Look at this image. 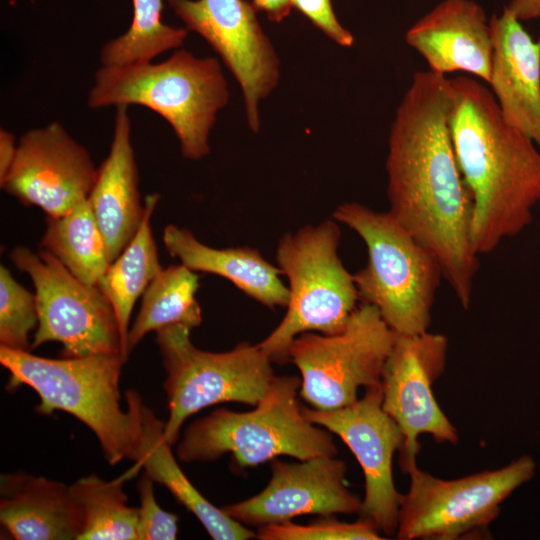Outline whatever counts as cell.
<instances>
[{"label": "cell", "mask_w": 540, "mask_h": 540, "mask_svg": "<svg viewBox=\"0 0 540 540\" xmlns=\"http://www.w3.org/2000/svg\"><path fill=\"white\" fill-rule=\"evenodd\" d=\"M451 79L416 72L388 138L389 213L438 261L464 309L471 303L478 254L471 240L473 199L450 131Z\"/></svg>", "instance_id": "obj_1"}, {"label": "cell", "mask_w": 540, "mask_h": 540, "mask_svg": "<svg viewBox=\"0 0 540 540\" xmlns=\"http://www.w3.org/2000/svg\"><path fill=\"white\" fill-rule=\"evenodd\" d=\"M451 84L452 143L473 199L471 240L478 255L488 254L531 223L540 202V150L506 122L483 83L461 75Z\"/></svg>", "instance_id": "obj_2"}, {"label": "cell", "mask_w": 540, "mask_h": 540, "mask_svg": "<svg viewBox=\"0 0 540 540\" xmlns=\"http://www.w3.org/2000/svg\"><path fill=\"white\" fill-rule=\"evenodd\" d=\"M229 99L228 83L217 58L177 49L159 63L101 65L87 104L91 109L140 105L154 111L173 129L182 156L197 161L210 153V132Z\"/></svg>", "instance_id": "obj_3"}, {"label": "cell", "mask_w": 540, "mask_h": 540, "mask_svg": "<svg viewBox=\"0 0 540 540\" xmlns=\"http://www.w3.org/2000/svg\"><path fill=\"white\" fill-rule=\"evenodd\" d=\"M122 355L50 359L0 346V363L9 373L7 388L31 387L39 396L36 411H65L96 435L110 465L132 458L141 431L142 400L126 392L127 410L120 405Z\"/></svg>", "instance_id": "obj_4"}, {"label": "cell", "mask_w": 540, "mask_h": 540, "mask_svg": "<svg viewBox=\"0 0 540 540\" xmlns=\"http://www.w3.org/2000/svg\"><path fill=\"white\" fill-rule=\"evenodd\" d=\"M300 387V377L274 376L253 410L217 409L195 420L177 447L178 458L208 462L229 453L235 468L243 470L277 456L299 461L336 456L331 432L305 417L298 401Z\"/></svg>", "instance_id": "obj_5"}, {"label": "cell", "mask_w": 540, "mask_h": 540, "mask_svg": "<svg viewBox=\"0 0 540 540\" xmlns=\"http://www.w3.org/2000/svg\"><path fill=\"white\" fill-rule=\"evenodd\" d=\"M332 218L355 231L367 247V264L353 275L359 300L375 306L397 334L428 331L443 278L436 258L389 212L348 202Z\"/></svg>", "instance_id": "obj_6"}, {"label": "cell", "mask_w": 540, "mask_h": 540, "mask_svg": "<svg viewBox=\"0 0 540 540\" xmlns=\"http://www.w3.org/2000/svg\"><path fill=\"white\" fill-rule=\"evenodd\" d=\"M336 220L306 225L278 242L276 261L289 282L287 311L278 326L257 345L272 363L290 362L289 349L302 333L342 332L359 300L354 277L338 256Z\"/></svg>", "instance_id": "obj_7"}, {"label": "cell", "mask_w": 540, "mask_h": 540, "mask_svg": "<svg viewBox=\"0 0 540 540\" xmlns=\"http://www.w3.org/2000/svg\"><path fill=\"white\" fill-rule=\"evenodd\" d=\"M191 329L172 325L156 332V343L167 374L164 389L169 415L167 442L174 444L187 418L223 402L256 406L274 378L272 362L256 345L241 342L226 352L196 348Z\"/></svg>", "instance_id": "obj_8"}, {"label": "cell", "mask_w": 540, "mask_h": 540, "mask_svg": "<svg viewBox=\"0 0 540 540\" xmlns=\"http://www.w3.org/2000/svg\"><path fill=\"white\" fill-rule=\"evenodd\" d=\"M396 336L378 309L367 303L354 310L338 334H300L289 349L290 362L301 373L299 396L323 411L354 403L360 387L381 384Z\"/></svg>", "instance_id": "obj_9"}, {"label": "cell", "mask_w": 540, "mask_h": 540, "mask_svg": "<svg viewBox=\"0 0 540 540\" xmlns=\"http://www.w3.org/2000/svg\"><path fill=\"white\" fill-rule=\"evenodd\" d=\"M535 462L523 456L505 467L444 480L417 466L400 496L397 539L454 540L479 532L500 513L512 492L532 478Z\"/></svg>", "instance_id": "obj_10"}, {"label": "cell", "mask_w": 540, "mask_h": 540, "mask_svg": "<svg viewBox=\"0 0 540 540\" xmlns=\"http://www.w3.org/2000/svg\"><path fill=\"white\" fill-rule=\"evenodd\" d=\"M9 257L35 288L39 322L31 349L59 342L63 357L123 356L117 316L98 286L76 278L44 249L17 246Z\"/></svg>", "instance_id": "obj_11"}, {"label": "cell", "mask_w": 540, "mask_h": 540, "mask_svg": "<svg viewBox=\"0 0 540 540\" xmlns=\"http://www.w3.org/2000/svg\"><path fill=\"white\" fill-rule=\"evenodd\" d=\"M447 351L448 339L442 334H397L386 359L381 377L382 408L404 437L399 451L403 473L417 466L421 434L431 435L438 443H458L457 429L441 410L432 389L444 372Z\"/></svg>", "instance_id": "obj_12"}, {"label": "cell", "mask_w": 540, "mask_h": 540, "mask_svg": "<svg viewBox=\"0 0 540 540\" xmlns=\"http://www.w3.org/2000/svg\"><path fill=\"white\" fill-rule=\"evenodd\" d=\"M188 31L200 35L239 83L249 128L260 129L259 102L278 86L280 61L246 0H167Z\"/></svg>", "instance_id": "obj_13"}, {"label": "cell", "mask_w": 540, "mask_h": 540, "mask_svg": "<svg viewBox=\"0 0 540 540\" xmlns=\"http://www.w3.org/2000/svg\"><path fill=\"white\" fill-rule=\"evenodd\" d=\"M305 417L337 435L358 460L365 480L360 517L373 522L385 536H396L400 496L392 462L404 437L382 408L381 384L366 388L362 398L340 409L303 408Z\"/></svg>", "instance_id": "obj_14"}, {"label": "cell", "mask_w": 540, "mask_h": 540, "mask_svg": "<svg viewBox=\"0 0 540 540\" xmlns=\"http://www.w3.org/2000/svg\"><path fill=\"white\" fill-rule=\"evenodd\" d=\"M97 170L87 149L62 124L52 122L21 136L0 186L22 204L60 217L88 199Z\"/></svg>", "instance_id": "obj_15"}, {"label": "cell", "mask_w": 540, "mask_h": 540, "mask_svg": "<svg viewBox=\"0 0 540 540\" xmlns=\"http://www.w3.org/2000/svg\"><path fill=\"white\" fill-rule=\"evenodd\" d=\"M347 467L335 456H320L298 463L274 459L272 476L258 494L222 509L247 526L291 521L301 515L360 514L362 499L346 481Z\"/></svg>", "instance_id": "obj_16"}, {"label": "cell", "mask_w": 540, "mask_h": 540, "mask_svg": "<svg viewBox=\"0 0 540 540\" xmlns=\"http://www.w3.org/2000/svg\"><path fill=\"white\" fill-rule=\"evenodd\" d=\"M405 42L434 73L461 71L490 81L494 52L490 19L473 0H443L407 30Z\"/></svg>", "instance_id": "obj_17"}, {"label": "cell", "mask_w": 540, "mask_h": 540, "mask_svg": "<svg viewBox=\"0 0 540 540\" xmlns=\"http://www.w3.org/2000/svg\"><path fill=\"white\" fill-rule=\"evenodd\" d=\"M494 52L488 85L508 124L540 150V41L504 8L490 18Z\"/></svg>", "instance_id": "obj_18"}, {"label": "cell", "mask_w": 540, "mask_h": 540, "mask_svg": "<svg viewBox=\"0 0 540 540\" xmlns=\"http://www.w3.org/2000/svg\"><path fill=\"white\" fill-rule=\"evenodd\" d=\"M131 126L128 106H116L110 150L98 167L97 178L88 197L104 236L110 263L131 242L145 211L138 188L139 174L131 142Z\"/></svg>", "instance_id": "obj_19"}, {"label": "cell", "mask_w": 540, "mask_h": 540, "mask_svg": "<svg viewBox=\"0 0 540 540\" xmlns=\"http://www.w3.org/2000/svg\"><path fill=\"white\" fill-rule=\"evenodd\" d=\"M0 522L16 540H79L84 520L70 486L24 473L2 474Z\"/></svg>", "instance_id": "obj_20"}, {"label": "cell", "mask_w": 540, "mask_h": 540, "mask_svg": "<svg viewBox=\"0 0 540 540\" xmlns=\"http://www.w3.org/2000/svg\"><path fill=\"white\" fill-rule=\"evenodd\" d=\"M162 240L170 256L189 269L219 275L271 309L287 306L290 293L281 279L282 271L257 249L213 248L200 242L190 230L173 224L164 228Z\"/></svg>", "instance_id": "obj_21"}, {"label": "cell", "mask_w": 540, "mask_h": 540, "mask_svg": "<svg viewBox=\"0 0 540 540\" xmlns=\"http://www.w3.org/2000/svg\"><path fill=\"white\" fill-rule=\"evenodd\" d=\"M164 435V423L145 405L141 410L140 437L131 458L135 464L125 472L128 479L143 469L165 486L177 501L200 521L214 540H248L256 537L246 525L209 502L186 477Z\"/></svg>", "instance_id": "obj_22"}, {"label": "cell", "mask_w": 540, "mask_h": 540, "mask_svg": "<svg viewBox=\"0 0 540 540\" xmlns=\"http://www.w3.org/2000/svg\"><path fill=\"white\" fill-rule=\"evenodd\" d=\"M159 200L158 193L145 197V211L137 233L122 253L109 264L97 284L117 316L125 359L128 357L127 338L135 302L162 269L150 224Z\"/></svg>", "instance_id": "obj_23"}, {"label": "cell", "mask_w": 540, "mask_h": 540, "mask_svg": "<svg viewBox=\"0 0 540 540\" xmlns=\"http://www.w3.org/2000/svg\"><path fill=\"white\" fill-rule=\"evenodd\" d=\"M198 288L199 276L184 264L162 268L142 295L140 310L128 332V355L151 331L172 325L191 330L198 327L202 321Z\"/></svg>", "instance_id": "obj_24"}, {"label": "cell", "mask_w": 540, "mask_h": 540, "mask_svg": "<svg viewBox=\"0 0 540 540\" xmlns=\"http://www.w3.org/2000/svg\"><path fill=\"white\" fill-rule=\"evenodd\" d=\"M41 247L76 278L97 286L110 262L106 242L89 200L60 217L47 216Z\"/></svg>", "instance_id": "obj_25"}, {"label": "cell", "mask_w": 540, "mask_h": 540, "mask_svg": "<svg viewBox=\"0 0 540 540\" xmlns=\"http://www.w3.org/2000/svg\"><path fill=\"white\" fill-rule=\"evenodd\" d=\"M126 480L124 474L110 481L90 474L70 485L84 520L79 540H137L138 508L127 504Z\"/></svg>", "instance_id": "obj_26"}, {"label": "cell", "mask_w": 540, "mask_h": 540, "mask_svg": "<svg viewBox=\"0 0 540 540\" xmlns=\"http://www.w3.org/2000/svg\"><path fill=\"white\" fill-rule=\"evenodd\" d=\"M133 18L128 30L105 43L99 53L102 66L152 61L163 52L180 48L187 35L162 21L163 0H132Z\"/></svg>", "instance_id": "obj_27"}, {"label": "cell", "mask_w": 540, "mask_h": 540, "mask_svg": "<svg viewBox=\"0 0 540 540\" xmlns=\"http://www.w3.org/2000/svg\"><path fill=\"white\" fill-rule=\"evenodd\" d=\"M36 296L0 266V346L29 351V335L38 327Z\"/></svg>", "instance_id": "obj_28"}, {"label": "cell", "mask_w": 540, "mask_h": 540, "mask_svg": "<svg viewBox=\"0 0 540 540\" xmlns=\"http://www.w3.org/2000/svg\"><path fill=\"white\" fill-rule=\"evenodd\" d=\"M260 540H380L386 539L373 522L360 517L355 522L339 521L334 515L321 516L309 524L286 521L260 526Z\"/></svg>", "instance_id": "obj_29"}, {"label": "cell", "mask_w": 540, "mask_h": 540, "mask_svg": "<svg viewBox=\"0 0 540 540\" xmlns=\"http://www.w3.org/2000/svg\"><path fill=\"white\" fill-rule=\"evenodd\" d=\"M153 483L144 472L137 484L140 501L137 540H174L178 532V517L158 505Z\"/></svg>", "instance_id": "obj_30"}, {"label": "cell", "mask_w": 540, "mask_h": 540, "mask_svg": "<svg viewBox=\"0 0 540 540\" xmlns=\"http://www.w3.org/2000/svg\"><path fill=\"white\" fill-rule=\"evenodd\" d=\"M297 9L311 23L321 30L329 39L342 47L354 44L353 34L338 20L333 9L332 0H291Z\"/></svg>", "instance_id": "obj_31"}, {"label": "cell", "mask_w": 540, "mask_h": 540, "mask_svg": "<svg viewBox=\"0 0 540 540\" xmlns=\"http://www.w3.org/2000/svg\"><path fill=\"white\" fill-rule=\"evenodd\" d=\"M15 136L10 131L0 129V185L7 178L16 157Z\"/></svg>", "instance_id": "obj_32"}, {"label": "cell", "mask_w": 540, "mask_h": 540, "mask_svg": "<svg viewBox=\"0 0 540 540\" xmlns=\"http://www.w3.org/2000/svg\"><path fill=\"white\" fill-rule=\"evenodd\" d=\"M251 3L257 11L264 12L275 23L287 18L293 8L291 0H252Z\"/></svg>", "instance_id": "obj_33"}, {"label": "cell", "mask_w": 540, "mask_h": 540, "mask_svg": "<svg viewBox=\"0 0 540 540\" xmlns=\"http://www.w3.org/2000/svg\"><path fill=\"white\" fill-rule=\"evenodd\" d=\"M505 8L517 19H540V0H511Z\"/></svg>", "instance_id": "obj_34"}]
</instances>
